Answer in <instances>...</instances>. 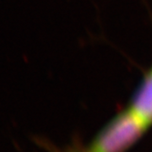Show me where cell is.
Here are the masks:
<instances>
[{
    "mask_svg": "<svg viewBox=\"0 0 152 152\" xmlns=\"http://www.w3.org/2000/svg\"><path fill=\"white\" fill-rule=\"evenodd\" d=\"M149 128L128 107L99 131L85 152H126Z\"/></svg>",
    "mask_w": 152,
    "mask_h": 152,
    "instance_id": "1",
    "label": "cell"
},
{
    "mask_svg": "<svg viewBox=\"0 0 152 152\" xmlns=\"http://www.w3.org/2000/svg\"><path fill=\"white\" fill-rule=\"evenodd\" d=\"M129 108L148 126L152 125V69L149 71L134 93Z\"/></svg>",
    "mask_w": 152,
    "mask_h": 152,
    "instance_id": "2",
    "label": "cell"
},
{
    "mask_svg": "<svg viewBox=\"0 0 152 152\" xmlns=\"http://www.w3.org/2000/svg\"><path fill=\"white\" fill-rule=\"evenodd\" d=\"M82 152H85V151H82Z\"/></svg>",
    "mask_w": 152,
    "mask_h": 152,
    "instance_id": "3",
    "label": "cell"
}]
</instances>
